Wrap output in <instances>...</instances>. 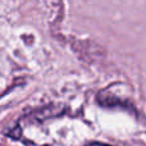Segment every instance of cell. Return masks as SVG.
<instances>
[{"label": "cell", "instance_id": "obj_1", "mask_svg": "<svg viewBox=\"0 0 146 146\" xmlns=\"http://www.w3.org/2000/svg\"><path fill=\"white\" fill-rule=\"evenodd\" d=\"M87 146H109V145L101 144V142H91V144H88Z\"/></svg>", "mask_w": 146, "mask_h": 146}]
</instances>
